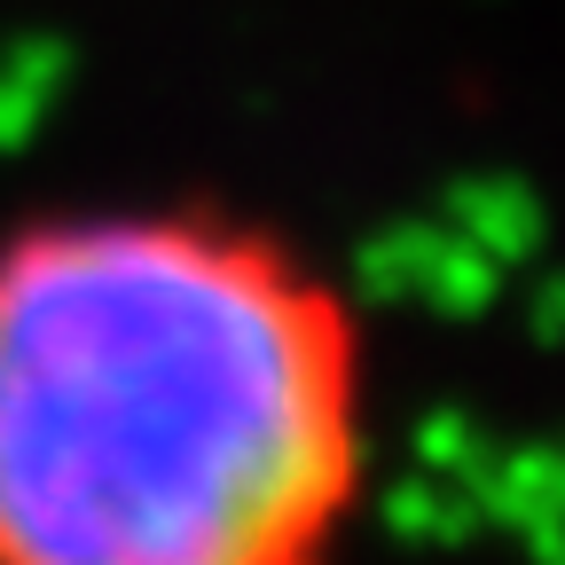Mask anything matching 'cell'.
I'll use <instances>...</instances> for the list:
<instances>
[{"label": "cell", "instance_id": "1", "mask_svg": "<svg viewBox=\"0 0 565 565\" xmlns=\"http://www.w3.org/2000/svg\"><path fill=\"white\" fill-rule=\"evenodd\" d=\"M385 456V322L275 204L0 212V565H362Z\"/></svg>", "mask_w": 565, "mask_h": 565}]
</instances>
